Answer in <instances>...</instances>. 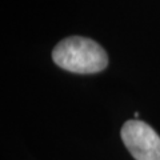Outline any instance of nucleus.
I'll return each instance as SVG.
<instances>
[{
  "instance_id": "nucleus-2",
  "label": "nucleus",
  "mask_w": 160,
  "mask_h": 160,
  "mask_svg": "<svg viewBox=\"0 0 160 160\" xmlns=\"http://www.w3.org/2000/svg\"><path fill=\"white\" fill-rule=\"evenodd\" d=\"M122 139L136 160H160V136L140 120H129L122 128Z\"/></svg>"
},
{
  "instance_id": "nucleus-1",
  "label": "nucleus",
  "mask_w": 160,
  "mask_h": 160,
  "mask_svg": "<svg viewBox=\"0 0 160 160\" xmlns=\"http://www.w3.org/2000/svg\"><path fill=\"white\" fill-rule=\"evenodd\" d=\"M56 66L75 73H95L107 67L106 51L96 42L82 36L62 40L52 51Z\"/></svg>"
}]
</instances>
